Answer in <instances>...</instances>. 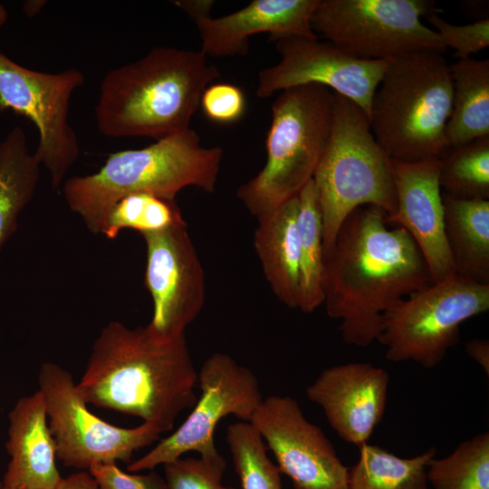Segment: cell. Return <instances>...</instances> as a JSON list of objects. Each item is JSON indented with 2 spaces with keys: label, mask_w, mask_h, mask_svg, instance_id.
Wrapping results in <instances>:
<instances>
[{
  "label": "cell",
  "mask_w": 489,
  "mask_h": 489,
  "mask_svg": "<svg viewBox=\"0 0 489 489\" xmlns=\"http://www.w3.org/2000/svg\"><path fill=\"white\" fill-rule=\"evenodd\" d=\"M223 154L221 147H203L189 128L145 148L111 153L98 171L63 181L62 194L88 230L100 234L109 210L129 195L146 193L175 200L187 187L214 193Z\"/></svg>",
  "instance_id": "obj_4"
},
{
  "label": "cell",
  "mask_w": 489,
  "mask_h": 489,
  "mask_svg": "<svg viewBox=\"0 0 489 489\" xmlns=\"http://www.w3.org/2000/svg\"><path fill=\"white\" fill-rule=\"evenodd\" d=\"M333 105V91L316 83L283 90L273 102L265 165L236 192L256 218L297 197L312 179L330 139Z\"/></svg>",
  "instance_id": "obj_6"
},
{
  "label": "cell",
  "mask_w": 489,
  "mask_h": 489,
  "mask_svg": "<svg viewBox=\"0 0 489 489\" xmlns=\"http://www.w3.org/2000/svg\"><path fill=\"white\" fill-rule=\"evenodd\" d=\"M167 489H235L222 484L226 461L220 454L179 457L163 465Z\"/></svg>",
  "instance_id": "obj_30"
},
{
  "label": "cell",
  "mask_w": 489,
  "mask_h": 489,
  "mask_svg": "<svg viewBox=\"0 0 489 489\" xmlns=\"http://www.w3.org/2000/svg\"><path fill=\"white\" fill-rule=\"evenodd\" d=\"M88 472L101 489H167L165 478L155 469L145 475L129 474L116 462H107L91 465Z\"/></svg>",
  "instance_id": "obj_33"
},
{
  "label": "cell",
  "mask_w": 489,
  "mask_h": 489,
  "mask_svg": "<svg viewBox=\"0 0 489 489\" xmlns=\"http://www.w3.org/2000/svg\"><path fill=\"white\" fill-rule=\"evenodd\" d=\"M439 185L452 197L489 200V136L451 148L440 159Z\"/></svg>",
  "instance_id": "obj_26"
},
{
  "label": "cell",
  "mask_w": 489,
  "mask_h": 489,
  "mask_svg": "<svg viewBox=\"0 0 489 489\" xmlns=\"http://www.w3.org/2000/svg\"><path fill=\"white\" fill-rule=\"evenodd\" d=\"M333 119L327 148L312 180L322 218L323 252L354 209L374 206L391 222L397 212L390 158L377 142L365 111L333 91Z\"/></svg>",
  "instance_id": "obj_7"
},
{
  "label": "cell",
  "mask_w": 489,
  "mask_h": 489,
  "mask_svg": "<svg viewBox=\"0 0 489 489\" xmlns=\"http://www.w3.org/2000/svg\"><path fill=\"white\" fill-rule=\"evenodd\" d=\"M275 43L281 60L259 72L256 89L259 98L316 83L350 99L369 117L372 99L382 80L387 60L359 59L318 38L286 37Z\"/></svg>",
  "instance_id": "obj_15"
},
{
  "label": "cell",
  "mask_w": 489,
  "mask_h": 489,
  "mask_svg": "<svg viewBox=\"0 0 489 489\" xmlns=\"http://www.w3.org/2000/svg\"><path fill=\"white\" fill-rule=\"evenodd\" d=\"M322 218L312 179L298 195L297 231L299 244L298 308L313 312L323 304Z\"/></svg>",
  "instance_id": "obj_24"
},
{
  "label": "cell",
  "mask_w": 489,
  "mask_h": 489,
  "mask_svg": "<svg viewBox=\"0 0 489 489\" xmlns=\"http://www.w3.org/2000/svg\"><path fill=\"white\" fill-rule=\"evenodd\" d=\"M389 375L369 362L325 369L306 388L337 435L358 448L368 443L385 414Z\"/></svg>",
  "instance_id": "obj_17"
},
{
  "label": "cell",
  "mask_w": 489,
  "mask_h": 489,
  "mask_svg": "<svg viewBox=\"0 0 489 489\" xmlns=\"http://www.w3.org/2000/svg\"><path fill=\"white\" fill-rule=\"evenodd\" d=\"M434 12V2L427 0H319L311 25L356 58L388 60L446 51L441 36L420 20Z\"/></svg>",
  "instance_id": "obj_9"
},
{
  "label": "cell",
  "mask_w": 489,
  "mask_h": 489,
  "mask_svg": "<svg viewBox=\"0 0 489 489\" xmlns=\"http://www.w3.org/2000/svg\"><path fill=\"white\" fill-rule=\"evenodd\" d=\"M197 383L185 335L162 341L146 326L113 321L96 338L76 387L87 404L138 417L163 433L194 407Z\"/></svg>",
  "instance_id": "obj_2"
},
{
  "label": "cell",
  "mask_w": 489,
  "mask_h": 489,
  "mask_svg": "<svg viewBox=\"0 0 489 489\" xmlns=\"http://www.w3.org/2000/svg\"><path fill=\"white\" fill-rule=\"evenodd\" d=\"M379 207L362 206L343 220L323 258V304L340 320L343 341L367 347L377 340L385 313L433 283L413 238L388 227Z\"/></svg>",
  "instance_id": "obj_1"
},
{
  "label": "cell",
  "mask_w": 489,
  "mask_h": 489,
  "mask_svg": "<svg viewBox=\"0 0 489 489\" xmlns=\"http://www.w3.org/2000/svg\"><path fill=\"white\" fill-rule=\"evenodd\" d=\"M397 197L391 223L405 228L418 246L433 283L455 273L445 235L440 160L402 162L390 158Z\"/></svg>",
  "instance_id": "obj_18"
},
{
  "label": "cell",
  "mask_w": 489,
  "mask_h": 489,
  "mask_svg": "<svg viewBox=\"0 0 489 489\" xmlns=\"http://www.w3.org/2000/svg\"><path fill=\"white\" fill-rule=\"evenodd\" d=\"M427 478L434 489H489V433L463 441L444 458L434 457Z\"/></svg>",
  "instance_id": "obj_27"
},
{
  "label": "cell",
  "mask_w": 489,
  "mask_h": 489,
  "mask_svg": "<svg viewBox=\"0 0 489 489\" xmlns=\"http://www.w3.org/2000/svg\"><path fill=\"white\" fill-rule=\"evenodd\" d=\"M201 51L158 46L106 73L95 120L110 138L156 140L189 129L204 91L220 75Z\"/></svg>",
  "instance_id": "obj_3"
},
{
  "label": "cell",
  "mask_w": 489,
  "mask_h": 489,
  "mask_svg": "<svg viewBox=\"0 0 489 489\" xmlns=\"http://www.w3.org/2000/svg\"><path fill=\"white\" fill-rule=\"evenodd\" d=\"M359 452L358 462L349 470L348 489H427V469L436 447L410 458L368 443Z\"/></svg>",
  "instance_id": "obj_25"
},
{
  "label": "cell",
  "mask_w": 489,
  "mask_h": 489,
  "mask_svg": "<svg viewBox=\"0 0 489 489\" xmlns=\"http://www.w3.org/2000/svg\"><path fill=\"white\" fill-rule=\"evenodd\" d=\"M142 237L147 249L144 283L153 302L146 327L155 339L172 340L185 335L204 306V270L186 221Z\"/></svg>",
  "instance_id": "obj_13"
},
{
  "label": "cell",
  "mask_w": 489,
  "mask_h": 489,
  "mask_svg": "<svg viewBox=\"0 0 489 489\" xmlns=\"http://www.w3.org/2000/svg\"><path fill=\"white\" fill-rule=\"evenodd\" d=\"M40 168L21 127H14L0 139V254L16 231L21 213L34 197Z\"/></svg>",
  "instance_id": "obj_23"
},
{
  "label": "cell",
  "mask_w": 489,
  "mask_h": 489,
  "mask_svg": "<svg viewBox=\"0 0 489 489\" xmlns=\"http://www.w3.org/2000/svg\"><path fill=\"white\" fill-rule=\"evenodd\" d=\"M185 221L175 200L154 195L132 194L116 202L105 216L100 234L114 239L123 229L141 235L165 230Z\"/></svg>",
  "instance_id": "obj_28"
},
{
  "label": "cell",
  "mask_w": 489,
  "mask_h": 489,
  "mask_svg": "<svg viewBox=\"0 0 489 489\" xmlns=\"http://www.w3.org/2000/svg\"><path fill=\"white\" fill-rule=\"evenodd\" d=\"M298 196L257 218L254 247L273 294L285 306L298 308Z\"/></svg>",
  "instance_id": "obj_20"
},
{
  "label": "cell",
  "mask_w": 489,
  "mask_h": 489,
  "mask_svg": "<svg viewBox=\"0 0 489 489\" xmlns=\"http://www.w3.org/2000/svg\"><path fill=\"white\" fill-rule=\"evenodd\" d=\"M249 423L294 489H348L350 467L343 465L321 428L307 420L296 399L269 396Z\"/></svg>",
  "instance_id": "obj_14"
},
{
  "label": "cell",
  "mask_w": 489,
  "mask_h": 489,
  "mask_svg": "<svg viewBox=\"0 0 489 489\" xmlns=\"http://www.w3.org/2000/svg\"><path fill=\"white\" fill-rule=\"evenodd\" d=\"M56 489H101L87 471H79L62 477Z\"/></svg>",
  "instance_id": "obj_35"
},
{
  "label": "cell",
  "mask_w": 489,
  "mask_h": 489,
  "mask_svg": "<svg viewBox=\"0 0 489 489\" xmlns=\"http://www.w3.org/2000/svg\"><path fill=\"white\" fill-rule=\"evenodd\" d=\"M443 39L446 48L455 50V55L470 57L489 46V19L483 18L472 24L455 25L441 18L436 12L426 16Z\"/></svg>",
  "instance_id": "obj_31"
},
{
  "label": "cell",
  "mask_w": 489,
  "mask_h": 489,
  "mask_svg": "<svg viewBox=\"0 0 489 489\" xmlns=\"http://www.w3.org/2000/svg\"><path fill=\"white\" fill-rule=\"evenodd\" d=\"M450 69L453 104L446 136L455 148L489 136V60L461 58Z\"/></svg>",
  "instance_id": "obj_22"
},
{
  "label": "cell",
  "mask_w": 489,
  "mask_h": 489,
  "mask_svg": "<svg viewBox=\"0 0 489 489\" xmlns=\"http://www.w3.org/2000/svg\"><path fill=\"white\" fill-rule=\"evenodd\" d=\"M197 383L201 395L186 420L149 453L128 464L129 472L154 470L187 452L203 457L218 454L214 438L218 422L228 415L250 422L264 399L255 375L226 353L215 352L205 360Z\"/></svg>",
  "instance_id": "obj_12"
},
{
  "label": "cell",
  "mask_w": 489,
  "mask_h": 489,
  "mask_svg": "<svg viewBox=\"0 0 489 489\" xmlns=\"http://www.w3.org/2000/svg\"><path fill=\"white\" fill-rule=\"evenodd\" d=\"M489 310V284L453 273L419 290L388 310L378 338L392 362L438 366L460 341V325Z\"/></svg>",
  "instance_id": "obj_8"
},
{
  "label": "cell",
  "mask_w": 489,
  "mask_h": 489,
  "mask_svg": "<svg viewBox=\"0 0 489 489\" xmlns=\"http://www.w3.org/2000/svg\"><path fill=\"white\" fill-rule=\"evenodd\" d=\"M452 104V73L443 53L391 58L372 99L370 129L391 159L440 160L451 149L446 128Z\"/></svg>",
  "instance_id": "obj_5"
},
{
  "label": "cell",
  "mask_w": 489,
  "mask_h": 489,
  "mask_svg": "<svg viewBox=\"0 0 489 489\" xmlns=\"http://www.w3.org/2000/svg\"><path fill=\"white\" fill-rule=\"evenodd\" d=\"M226 443L242 489H283L282 474L267 455L261 435L249 422L229 425Z\"/></svg>",
  "instance_id": "obj_29"
},
{
  "label": "cell",
  "mask_w": 489,
  "mask_h": 489,
  "mask_svg": "<svg viewBox=\"0 0 489 489\" xmlns=\"http://www.w3.org/2000/svg\"><path fill=\"white\" fill-rule=\"evenodd\" d=\"M200 106L210 120L228 124L240 120L245 111L243 91L232 83L210 84L203 92Z\"/></svg>",
  "instance_id": "obj_32"
},
{
  "label": "cell",
  "mask_w": 489,
  "mask_h": 489,
  "mask_svg": "<svg viewBox=\"0 0 489 489\" xmlns=\"http://www.w3.org/2000/svg\"><path fill=\"white\" fill-rule=\"evenodd\" d=\"M8 18V14L5 6L0 3V27L5 24Z\"/></svg>",
  "instance_id": "obj_37"
},
{
  "label": "cell",
  "mask_w": 489,
  "mask_h": 489,
  "mask_svg": "<svg viewBox=\"0 0 489 489\" xmlns=\"http://www.w3.org/2000/svg\"><path fill=\"white\" fill-rule=\"evenodd\" d=\"M45 4V1H26L23 6L24 12L29 17L34 16L42 10Z\"/></svg>",
  "instance_id": "obj_36"
},
{
  "label": "cell",
  "mask_w": 489,
  "mask_h": 489,
  "mask_svg": "<svg viewBox=\"0 0 489 489\" xmlns=\"http://www.w3.org/2000/svg\"><path fill=\"white\" fill-rule=\"evenodd\" d=\"M84 82L83 73L75 68L57 73L38 72L0 53V110L21 114L36 127L39 140L34 153L55 189L80 156L69 110L72 93Z\"/></svg>",
  "instance_id": "obj_11"
},
{
  "label": "cell",
  "mask_w": 489,
  "mask_h": 489,
  "mask_svg": "<svg viewBox=\"0 0 489 489\" xmlns=\"http://www.w3.org/2000/svg\"><path fill=\"white\" fill-rule=\"evenodd\" d=\"M1 487H2V481L0 480V489H1Z\"/></svg>",
  "instance_id": "obj_39"
},
{
  "label": "cell",
  "mask_w": 489,
  "mask_h": 489,
  "mask_svg": "<svg viewBox=\"0 0 489 489\" xmlns=\"http://www.w3.org/2000/svg\"><path fill=\"white\" fill-rule=\"evenodd\" d=\"M6 451L10 456L3 485L56 489L62 477L56 465L54 438L40 390L22 397L8 414Z\"/></svg>",
  "instance_id": "obj_19"
},
{
  "label": "cell",
  "mask_w": 489,
  "mask_h": 489,
  "mask_svg": "<svg viewBox=\"0 0 489 489\" xmlns=\"http://www.w3.org/2000/svg\"><path fill=\"white\" fill-rule=\"evenodd\" d=\"M319 0H254L227 15H210L214 1L178 0L174 5L191 18L201 39V52L211 57L245 55L251 35L268 33L276 42L286 37L318 38L311 25Z\"/></svg>",
  "instance_id": "obj_16"
},
{
  "label": "cell",
  "mask_w": 489,
  "mask_h": 489,
  "mask_svg": "<svg viewBox=\"0 0 489 489\" xmlns=\"http://www.w3.org/2000/svg\"><path fill=\"white\" fill-rule=\"evenodd\" d=\"M38 384L57 458L80 470L96 464L131 462L133 454L158 440L162 432L153 424L126 428L111 425L91 413L80 395L72 375L53 362H43Z\"/></svg>",
  "instance_id": "obj_10"
},
{
  "label": "cell",
  "mask_w": 489,
  "mask_h": 489,
  "mask_svg": "<svg viewBox=\"0 0 489 489\" xmlns=\"http://www.w3.org/2000/svg\"><path fill=\"white\" fill-rule=\"evenodd\" d=\"M1 489H25V488L10 487V486L3 485V484H2Z\"/></svg>",
  "instance_id": "obj_38"
},
{
  "label": "cell",
  "mask_w": 489,
  "mask_h": 489,
  "mask_svg": "<svg viewBox=\"0 0 489 489\" xmlns=\"http://www.w3.org/2000/svg\"><path fill=\"white\" fill-rule=\"evenodd\" d=\"M467 355L478 363L489 376V340L487 339H472L465 344Z\"/></svg>",
  "instance_id": "obj_34"
},
{
  "label": "cell",
  "mask_w": 489,
  "mask_h": 489,
  "mask_svg": "<svg viewBox=\"0 0 489 489\" xmlns=\"http://www.w3.org/2000/svg\"><path fill=\"white\" fill-rule=\"evenodd\" d=\"M445 235L456 275L489 284V200L442 192Z\"/></svg>",
  "instance_id": "obj_21"
}]
</instances>
